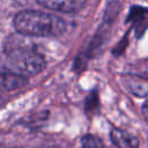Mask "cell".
Wrapping results in <instances>:
<instances>
[{"label": "cell", "mask_w": 148, "mask_h": 148, "mask_svg": "<svg viewBox=\"0 0 148 148\" xmlns=\"http://www.w3.org/2000/svg\"><path fill=\"white\" fill-rule=\"evenodd\" d=\"M28 83V80L25 76L18 75L16 73L3 71L0 72V88L6 90H13L21 88Z\"/></svg>", "instance_id": "obj_7"}, {"label": "cell", "mask_w": 148, "mask_h": 148, "mask_svg": "<svg viewBox=\"0 0 148 148\" xmlns=\"http://www.w3.org/2000/svg\"><path fill=\"white\" fill-rule=\"evenodd\" d=\"M14 28L17 32L27 36L54 37L61 35L66 29V23L59 16L37 12L24 10L14 17Z\"/></svg>", "instance_id": "obj_1"}, {"label": "cell", "mask_w": 148, "mask_h": 148, "mask_svg": "<svg viewBox=\"0 0 148 148\" xmlns=\"http://www.w3.org/2000/svg\"><path fill=\"white\" fill-rule=\"evenodd\" d=\"M142 113H143V118L148 123V97H146V102L142 105Z\"/></svg>", "instance_id": "obj_11"}, {"label": "cell", "mask_w": 148, "mask_h": 148, "mask_svg": "<svg viewBox=\"0 0 148 148\" xmlns=\"http://www.w3.org/2000/svg\"><path fill=\"white\" fill-rule=\"evenodd\" d=\"M81 146L82 148H105L103 141L94 134H86L81 139Z\"/></svg>", "instance_id": "obj_8"}, {"label": "cell", "mask_w": 148, "mask_h": 148, "mask_svg": "<svg viewBox=\"0 0 148 148\" xmlns=\"http://www.w3.org/2000/svg\"><path fill=\"white\" fill-rule=\"evenodd\" d=\"M46 66L45 59L37 52L24 49L14 47L6 52L5 67L6 71L16 73L22 76H30L40 73Z\"/></svg>", "instance_id": "obj_2"}, {"label": "cell", "mask_w": 148, "mask_h": 148, "mask_svg": "<svg viewBox=\"0 0 148 148\" xmlns=\"http://www.w3.org/2000/svg\"><path fill=\"white\" fill-rule=\"evenodd\" d=\"M97 109H98V95L96 91H92L86 101V110L89 113H94Z\"/></svg>", "instance_id": "obj_9"}, {"label": "cell", "mask_w": 148, "mask_h": 148, "mask_svg": "<svg viewBox=\"0 0 148 148\" xmlns=\"http://www.w3.org/2000/svg\"><path fill=\"white\" fill-rule=\"evenodd\" d=\"M121 81L132 95L140 98L148 97V79L134 74H126L123 76Z\"/></svg>", "instance_id": "obj_5"}, {"label": "cell", "mask_w": 148, "mask_h": 148, "mask_svg": "<svg viewBox=\"0 0 148 148\" xmlns=\"http://www.w3.org/2000/svg\"><path fill=\"white\" fill-rule=\"evenodd\" d=\"M87 0H37L39 5L51 10L61 13H75L82 9Z\"/></svg>", "instance_id": "obj_4"}, {"label": "cell", "mask_w": 148, "mask_h": 148, "mask_svg": "<svg viewBox=\"0 0 148 148\" xmlns=\"http://www.w3.org/2000/svg\"><path fill=\"white\" fill-rule=\"evenodd\" d=\"M110 139L118 148H139L136 136L121 128H113L110 132Z\"/></svg>", "instance_id": "obj_6"}, {"label": "cell", "mask_w": 148, "mask_h": 148, "mask_svg": "<svg viewBox=\"0 0 148 148\" xmlns=\"http://www.w3.org/2000/svg\"><path fill=\"white\" fill-rule=\"evenodd\" d=\"M126 22L131 24L136 37H141L148 28V9L141 6L131 7Z\"/></svg>", "instance_id": "obj_3"}, {"label": "cell", "mask_w": 148, "mask_h": 148, "mask_svg": "<svg viewBox=\"0 0 148 148\" xmlns=\"http://www.w3.org/2000/svg\"><path fill=\"white\" fill-rule=\"evenodd\" d=\"M126 45H127V35H126V37H124V38L120 40V43L114 47L113 53H114L116 56H119L120 53H123V52H124V50H125Z\"/></svg>", "instance_id": "obj_10"}]
</instances>
